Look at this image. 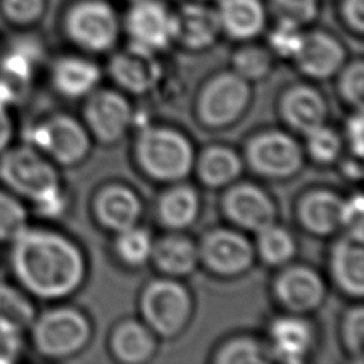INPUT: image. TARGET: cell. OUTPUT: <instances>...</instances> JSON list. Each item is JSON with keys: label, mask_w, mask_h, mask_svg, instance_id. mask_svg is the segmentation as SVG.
Here are the masks:
<instances>
[{"label": "cell", "mask_w": 364, "mask_h": 364, "mask_svg": "<svg viewBox=\"0 0 364 364\" xmlns=\"http://www.w3.org/2000/svg\"><path fill=\"white\" fill-rule=\"evenodd\" d=\"M13 242V269L31 293L63 297L81 284L84 259L71 240L54 232L26 229Z\"/></svg>", "instance_id": "cell-1"}, {"label": "cell", "mask_w": 364, "mask_h": 364, "mask_svg": "<svg viewBox=\"0 0 364 364\" xmlns=\"http://www.w3.org/2000/svg\"><path fill=\"white\" fill-rule=\"evenodd\" d=\"M64 36L88 53L109 51L121 34V20L109 0H70L61 10Z\"/></svg>", "instance_id": "cell-2"}, {"label": "cell", "mask_w": 364, "mask_h": 364, "mask_svg": "<svg viewBox=\"0 0 364 364\" xmlns=\"http://www.w3.org/2000/svg\"><path fill=\"white\" fill-rule=\"evenodd\" d=\"M135 155L144 172L156 181H181L193 164L189 141L178 131L164 127L144 128L135 144Z\"/></svg>", "instance_id": "cell-3"}, {"label": "cell", "mask_w": 364, "mask_h": 364, "mask_svg": "<svg viewBox=\"0 0 364 364\" xmlns=\"http://www.w3.org/2000/svg\"><path fill=\"white\" fill-rule=\"evenodd\" d=\"M192 310L189 293L169 279L151 282L141 297V311L146 324L162 337L176 336Z\"/></svg>", "instance_id": "cell-4"}, {"label": "cell", "mask_w": 364, "mask_h": 364, "mask_svg": "<svg viewBox=\"0 0 364 364\" xmlns=\"http://www.w3.org/2000/svg\"><path fill=\"white\" fill-rule=\"evenodd\" d=\"M88 320L74 309H55L34 324L33 337L38 351L47 357H67L81 350L90 338Z\"/></svg>", "instance_id": "cell-5"}, {"label": "cell", "mask_w": 364, "mask_h": 364, "mask_svg": "<svg viewBox=\"0 0 364 364\" xmlns=\"http://www.w3.org/2000/svg\"><path fill=\"white\" fill-rule=\"evenodd\" d=\"M0 178L13 191L36 202L60 191L55 169L28 148L9 151L1 158Z\"/></svg>", "instance_id": "cell-6"}, {"label": "cell", "mask_w": 364, "mask_h": 364, "mask_svg": "<svg viewBox=\"0 0 364 364\" xmlns=\"http://www.w3.org/2000/svg\"><path fill=\"white\" fill-rule=\"evenodd\" d=\"M129 43L158 53L173 43V9L165 0H131L122 20Z\"/></svg>", "instance_id": "cell-7"}, {"label": "cell", "mask_w": 364, "mask_h": 364, "mask_svg": "<svg viewBox=\"0 0 364 364\" xmlns=\"http://www.w3.org/2000/svg\"><path fill=\"white\" fill-rule=\"evenodd\" d=\"M250 98V88L245 78L235 71L220 73L203 88L198 102V112L203 124L220 128L236 121Z\"/></svg>", "instance_id": "cell-8"}, {"label": "cell", "mask_w": 364, "mask_h": 364, "mask_svg": "<svg viewBox=\"0 0 364 364\" xmlns=\"http://www.w3.org/2000/svg\"><path fill=\"white\" fill-rule=\"evenodd\" d=\"M246 158L252 169L266 178H289L303 165V152L299 144L280 131L255 136L246 148Z\"/></svg>", "instance_id": "cell-9"}, {"label": "cell", "mask_w": 364, "mask_h": 364, "mask_svg": "<svg viewBox=\"0 0 364 364\" xmlns=\"http://www.w3.org/2000/svg\"><path fill=\"white\" fill-rule=\"evenodd\" d=\"M31 139L36 146L63 165L80 162L90 149L87 131L67 115H57L36 127L31 132Z\"/></svg>", "instance_id": "cell-10"}, {"label": "cell", "mask_w": 364, "mask_h": 364, "mask_svg": "<svg viewBox=\"0 0 364 364\" xmlns=\"http://www.w3.org/2000/svg\"><path fill=\"white\" fill-rule=\"evenodd\" d=\"M198 252L205 264L222 276L243 273L253 260V249L247 239L228 229H216L203 236Z\"/></svg>", "instance_id": "cell-11"}, {"label": "cell", "mask_w": 364, "mask_h": 364, "mask_svg": "<svg viewBox=\"0 0 364 364\" xmlns=\"http://www.w3.org/2000/svg\"><path fill=\"white\" fill-rule=\"evenodd\" d=\"M215 6L191 0L173 9V41L182 47L199 51L210 47L220 34Z\"/></svg>", "instance_id": "cell-12"}, {"label": "cell", "mask_w": 364, "mask_h": 364, "mask_svg": "<svg viewBox=\"0 0 364 364\" xmlns=\"http://www.w3.org/2000/svg\"><path fill=\"white\" fill-rule=\"evenodd\" d=\"M222 205L226 216L235 225L256 233L274 222V205L256 185H235L225 193Z\"/></svg>", "instance_id": "cell-13"}, {"label": "cell", "mask_w": 364, "mask_h": 364, "mask_svg": "<svg viewBox=\"0 0 364 364\" xmlns=\"http://www.w3.org/2000/svg\"><path fill=\"white\" fill-rule=\"evenodd\" d=\"M346 50L343 44L324 30L303 31L301 46L293 58L299 70L317 80L334 75L344 64Z\"/></svg>", "instance_id": "cell-14"}, {"label": "cell", "mask_w": 364, "mask_h": 364, "mask_svg": "<svg viewBox=\"0 0 364 364\" xmlns=\"http://www.w3.org/2000/svg\"><path fill=\"white\" fill-rule=\"evenodd\" d=\"M84 115L92 134L105 144L118 141L132 119L128 101L121 94L109 90L92 94L85 105Z\"/></svg>", "instance_id": "cell-15"}, {"label": "cell", "mask_w": 364, "mask_h": 364, "mask_svg": "<svg viewBox=\"0 0 364 364\" xmlns=\"http://www.w3.org/2000/svg\"><path fill=\"white\" fill-rule=\"evenodd\" d=\"M108 70L118 85L136 94L151 90L161 75V65L155 53L132 43L127 50L114 54Z\"/></svg>", "instance_id": "cell-16"}, {"label": "cell", "mask_w": 364, "mask_h": 364, "mask_svg": "<svg viewBox=\"0 0 364 364\" xmlns=\"http://www.w3.org/2000/svg\"><path fill=\"white\" fill-rule=\"evenodd\" d=\"M279 301L290 311L304 313L316 309L324 299V283L311 269L293 266L286 269L274 282Z\"/></svg>", "instance_id": "cell-17"}, {"label": "cell", "mask_w": 364, "mask_h": 364, "mask_svg": "<svg viewBox=\"0 0 364 364\" xmlns=\"http://www.w3.org/2000/svg\"><path fill=\"white\" fill-rule=\"evenodd\" d=\"M220 31L236 41H249L264 31L267 10L263 0H216Z\"/></svg>", "instance_id": "cell-18"}, {"label": "cell", "mask_w": 364, "mask_h": 364, "mask_svg": "<svg viewBox=\"0 0 364 364\" xmlns=\"http://www.w3.org/2000/svg\"><path fill=\"white\" fill-rule=\"evenodd\" d=\"M284 121L296 131L309 134L324 125L327 105L323 97L311 87L296 85L287 90L280 102Z\"/></svg>", "instance_id": "cell-19"}, {"label": "cell", "mask_w": 364, "mask_h": 364, "mask_svg": "<svg viewBox=\"0 0 364 364\" xmlns=\"http://www.w3.org/2000/svg\"><path fill=\"white\" fill-rule=\"evenodd\" d=\"M94 209L101 225L118 233L135 226L141 215L139 199L122 185H109L100 191Z\"/></svg>", "instance_id": "cell-20"}, {"label": "cell", "mask_w": 364, "mask_h": 364, "mask_svg": "<svg viewBox=\"0 0 364 364\" xmlns=\"http://www.w3.org/2000/svg\"><path fill=\"white\" fill-rule=\"evenodd\" d=\"M343 199L330 191H313L303 196L299 218L314 235H330L341 226Z\"/></svg>", "instance_id": "cell-21"}, {"label": "cell", "mask_w": 364, "mask_h": 364, "mask_svg": "<svg viewBox=\"0 0 364 364\" xmlns=\"http://www.w3.org/2000/svg\"><path fill=\"white\" fill-rule=\"evenodd\" d=\"M363 242L351 237L338 240L331 252V272L336 283L350 296L360 297L364 291Z\"/></svg>", "instance_id": "cell-22"}, {"label": "cell", "mask_w": 364, "mask_h": 364, "mask_svg": "<svg viewBox=\"0 0 364 364\" xmlns=\"http://www.w3.org/2000/svg\"><path fill=\"white\" fill-rule=\"evenodd\" d=\"M272 353L284 363H301L313 341L311 327L301 318L280 317L270 327Z\"/></svg>", "instance_id": "cell-23"}, {"label": "cell", "mask_w": 364, "mask_h": 364, "mask_svg": "<svg viewBox=\"0 0 364 364\" xmlns=\"http://www.w3.org/2000/svg\"><path fill=\"white\" fill-rule=\"evenodd\" d=\"M100 81V70L92 61L67 55L53 65V82L55 88L68 97H81L90 92Z\"/></svg>", "instance_id": "cell-24"}, {"label": "cell", "mask_w": 364, "mask_h": 364, "mask_svg": "<svg viewBox=\"0 0 364 364\" xmlns=\"http://www.w3.org/2000/svg\"><path fill=\"white\" fill-rule=\"evenodd\" d=\"M151 257L161 272L181 276L195 269L199 252L188 237L171 235L152 245Z\"/></svg>", "instance_id": "cell-25"}, {"label": "cell", "mask_w": 364, "mask_h": 364, "mask_svg": "<svg viewBox=\"0 0 364 364\" xmlns=\"http://www.w3.org/2000/svg\"><path fill=\"white\" fill-rule=\"evenodd\" d=\"M111 347L118 360L138 364L146 361L154 354L155 340L145 326L129 320L115 328Z\"/></svg>", "instance_id": "cell-26"}, {"label": "cell", "mask_w": 364, "mask_h": 364, "mask_svg": "<svg viewBox=\"0 0 364 364\" xmlns=\"http://www.w3.org/2000/svg\"><path fill=\"white\" fill-rule=\"evenodd\" d=\"M199 210V198L195 189L178 185L166 191L158 202V218L166 228L183 229L189 226Z\"/></svg>", "instance_id": "cell-27"}, {"label": "cell", "mask_w": 364, "mask_h": 364, "mask_svg": "<svg viewBox=\"0 0 364 364\" xmlns=\"http://www.w3.org/2000/svg\"><path fill=\"white\" fill-rule=\"evenodd\" d=\"M242 164L239 156L229 148L212 146L206 149L198 162L200 181L212 188L223 186L237 178Z\"/></svg>", "instance_id": "cell-28"}, {"label": "cell", "mask_w": 364, "mask_h": 364, "mask_svg": "<svg viewBox=\"0 0 364 364\" xmlns=\"http://www.w3.org/2000/svg\"><path fill=\"white\" fill-rule=\"evenodd\" d=\"M264 4L274 23L299 28L311 24L320 13V0H266Z\"/></svg>", "instance_id": "cell-29"}, {"label": "cell", "mask_w": 364, "mask_h": 364, "mask_svg": "<svg viewBox=\"0 0 364 364\" xmlns=\"http://www.w3.org/2000/svg\"><path fill=\"white\" fill-rule=\"evenodd\" d=\"M31 303L16 289L0 284V327L21 333L33 323Z\"/></svg>", "instance_id": "cell-30"}, {"label": "cell", "mask_w": 364, "mask_h": 364, "mask_svg": "<svg viewBox=\"0 0 364 364\" xmlns=\"http://www.w3.org/2000/svg\"><path fill=\"white\" fill-rule=\"evenodd\" d=\"M257 249L262 259L267 264H283L290 260L296 252V245L291 235L274 225L257 232Z\"/></svg>", "instance_id": "cell-31"}, {"label": "cell", "mask_w": 364, "mask_h": 364, "mask_svg": "<svg viewBox=\"0 0 364 364\" xmlns=\"http://www.w3.org/2000/svg\"><path fill=\"white\" fill-rule=\"evenodd\" d=\"M272 53L256 44H246L237 48L232 57L233 71L246 81L263 78L272 68Z\"/></svg>", "instance_id": "cell-32"}, {"label": "cell", "mask_w": 364, "mask_h": 364, "mask_svg": "<svg viewBox=\"0 0 364 364\" xmlns=\"http://www.w3.org/2000/svg\"><path fill=\"white\" fill-rule=\"evenodd\" d=\"M48 10V0H0V17L14 28L38 24Z\"/></svg>", "instance_id": "cell-33"}, {"label": "cell", "mask_w": 364, "mask_h": 364, "mask_svg": "<svg viewBox=\"0 0 364 364\" xmlns=\"http://www.w3.org/2000/svg\"><path fill=\"white\" fill-rule=\"evenodd\" d=\"M152 245L154 243L146 230L132 226L119 232L115 247L117 253L125 263L139 266L151 257Z\"/></svg>", "instance_id": "cell-34"}, {"label": "cell", "mask_w": 364, "mask_h": 364, "mask_svg": "<svg viewBox=\"0 0 364 364\" xmlns=\"http://www.w3.org/2000/svg\"><path fill=\"white\" fill-rule=\"evenodd\" d=\"M27 229L24 208L13 196L0 192V239L14 240Z\"/></svg>", "instance_id": "cell-35"}, {"label": "cell", "mask_w": 364, "mask_h": 364, "mask_svg": "<svg viewBox=\"0 0 364 364\" xmlns=\"http://www.w3.org/2000/svg\"><path fill=\"white\" fill-rule=\"evenodd\" d=\"M215 361L219 364H257L263 361V357L255 340L236 338L219 350Z\"/></svg>", "instance_id": "cell-36"}, {"label": "cell", "mask_w": 364, "mask_h": 364, "mask_svg": "<svg viewBox=\"0 0 364 364\" xmlns=\"http://www.w3.org/2000/svg\"><path fill=\"white\" fill-rule=\"evenodd\" d=\"M306 135L309 152L317 162L328 164L338 156L340 138L333 129L320 125Z\"/></svg>", "instance_id": "cell-37"}, {"label": "cell", "mask_w": 364, "mask_h": 364, "mask_svg": "<svg viewBox=\"0 0 364 364\" xmlns=\"http://www.w3.org/2000/svg\"><path fill=\"white\" fill-rule=\"evenodd\" d=\"M303 40V28L274 23V27L267 34V43L270 50L280 57L294 58Z\"/></svg>", "instance_id": "cell-38"}, {"label": "cell", "mask_w": 364, "mask_h": 364, "mask_svg": "<svg viewBox=\"0 0 364 364\" xmlns=\"http://www.w3.org/2000/svg\"><path fill=\"white\" fill-rule=\"evenodd\" d=\"M363 84L364 64L361 60H355L343 70L338 82V90L341 97L358 109H363Z\"/></svg>", "instance_id": "cell-39"}, {"label": "cell", "mask_w": 364, "mask_h": 364, "mask_svg": "<svg viewBox=\"0 0 364 364\" xmlns=\"http://www.w3.org/2000/svg\"><path fill=\"white\" fill-rule=\"evenodd\" d=\"M343 338L351 354L363 358L364 351V310L355 306L348 310L343 321Z\"/></svg>", "instance_id": "cell-40"}, {"label": "cell", "mask_w": 364, "mask_h": 364, "mask_svg": "<svg viewBox=\"0 0 364 364\" xmlns=\"http://www.w3.org/2000/svg\"><path fill=\"white\" fill-rule=\"evenodd\" d=\"M363 196L360 193L354 195L348 200L343 202L341 212V226L347 228L348 237L363 242L364 239V223H363Z\"/></svg>", "instance_id": "cell-41"}, {"label": "cell", "mask_w": 364, "mask_h": 364, "mask_svg": "<svg viewBox=\"0 0 364 364\" xmlns=\"http://www.w3.org/2000/svg\"><path fill=\"white\" fill-rule=\"evenodd\" d=\"M337 11L343 26L355 36L364 31V0H338Z\"/></svg>", "instance_id": "cell-42"}, {"label": "cell", "mask_w": 364, "mask_h": 364, "mask_svg": "<svg viewBox=\"0 0 364 364\" xmlns=\"http://www.w3.org/2000/svg\"><path fill=\"white\" fill-rule=\"evenodd\" d=\"M21 350L20 333L0 327V364L13 363Z\"/></svg>", "instance_id": "cell-43"}, {"label": "cell", "mask_w": 364, "mask_h": 364, "mask_svg": "<svg viewBox=\"0 0 364 364\" xmlns=\"http://www.w3.org/2000/svg\"><path fill=\"white\" fill-rule=\"evenodd\" d=\"M363 109H358L357 114L350 117L347 121V138L353 152L358 156L363 155L364 138H363Z\"/></svg>", "instance_id": "cell-44"}, {"label": "cell", "mask_w": 364, "mask_h": 364, "mask_svg": "<svg viewBox=\"0 0 364 364\" xmlns=\"http://www.w3.org/2000/svg\"><path fill=\"white\" fill-rule=\"evenodd\" d=\"M11 135V122L10 118L0 102V151L4 149V146L9 144Z\"/></svg>", "instance_id": "cell-45"}, {"label": "cell", "mask_w": 364, "mask_h": 364, "mask_svg": "<svg viewBox=\"0 0 364 364\" xmlns=\"http://www.w3.org/2000/svg\"><path fill=\"white\" fill-rule=\"evenodd\" d=\"M344 171L351 178H360L361 176V166L355 162H347L344 166Z\"/></svg>", "instance_id": "cell-46"}, {"label": "cell", "mask_w": 364, "mask_h": 364, "mask_svg": "<svg viewBox=\"0 0 364 364\" xmlns=\"http://www.w3.org/2000/svg\"><path fill=\"white\" fill-rule=\"evenodd\" d=\"M198 1H205V3H213V1H216V0H198Z\"/></svg>", "instance_id": "cell-47"}, {"label": "cell", "mask_w": 364, "mask_h": 364, "mask_svg": "<svg viewBox=\"0 0 364 364\" xmlns=\"http://www.w3.org/2000/svg\"><path fill=\"white\" fill-rule=\"evenodd\" d=\"M129 1H131V0H129Z\"/></svg>", "instance_id": "cell-48"}]
</instances>
